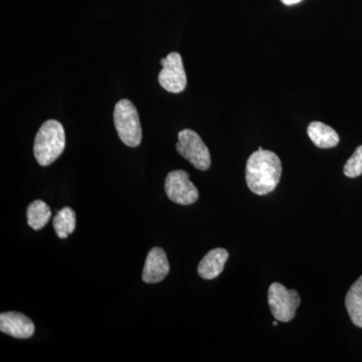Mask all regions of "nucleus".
I'll list each match as a JSON object with an SVG mask.
<instances>
[{"label": "nucleus", "mask_w": 362, "mask_h": 362, "mask_svg": "<svg viewBox=\"0 0 362 362\" xmlns=\"http://www.w3.org/2000/svg\"><path fill=\"white\" fill-rule=\"evenodd\" d=\"M114 124L121 141L129 147L139 146L142 128L137 109L129 100L123 99L116 104Z\"/></svg>", "instance_id": "nucleus-3"}, {"label": "nucleus", "mask_w": 362, "mask_h": 362, "mask_svg": "<svg viewBox=\"0 0 362 362\" xmlns=\"http://www.w3.org/2000/svg\"><path fill=\"white\" fill-rule=\"evenodd\" d=\"M169 269L165 252L161 247H153L147 255L143 268L142 280L148 284L161 282L168 275Z\"/></svg>", "instance_id": "nucleus-9"}, {"label": "nucleus", "mask_w": 362, "mask_h": 362, "mask_svg": "<svg viewBox=\"0 0 362 362\" xmlns=\"http://www.w3.org/2000/svg\"><path fill=\"white\" fill-rule=\"evenodd\" d=\"M160 64L163 66L158 76L161 87L175 94L185 90L187 78L180 54L178 52H170L166 58L161 59Z\"/></svg>", "instance_id": "nucleus-7"}, {"label": "nucleus", "mask_w": 362, "mask_h": 362, "mask_svg": "<svg viewBox=\"0 0 362 362\" xmlns=\"http://www.w3.org/2000/svg\"><path fill=\"white\" fill-rule=\"evenodd\" d=\"M268 301L273 316L280 322H289L301 304V298L295 290H288L280 283H273L269 288Z\"/></svg>", "instance_id": "nucleus-5"}, {"label": "nucleus", "mask_w": 362, "mask_h": 362, "mask_svg": "<svg viewBox=\"0 0 362 362\" xmlns=\"http://www.w3.org/2000/svg\"><path fill=\"white\" fill-rule=\"evenodd\" d=\"M66 134L63 125L57 120H47L37 133L33 153L40 165H51L63 153Z\"/></svg>", "instance_id": "nucleus-2"}, {"label": "nucleus", "mask_w": 362, "mask_h": 362, "mask_svg": "<svg viewBox=\"0 0 362 362\" xmlns=\"http://www.w3.org/2000/svg\"><path fill=\"white\" fill-rule=\"evenodd\" d=\"M76 214L71 207L66 206L58 211L52 221L54 230L59 239H66L76 230Z\"/></svg>", "instance_id": "nucleus-14"}, {"label": "nucleus", "mask_w": 362, "mask_h": 362, "mask_svg": "<svg viewBox=\"0 0 362 362\" xmlns=\"http://www.w3.org/2000/svg\"><path fill=\"white\" fill-rule=\"evenodd\" d=\"M26 216L28 226L33 230H40L49 223L52 216L51 209L45 202L37 199L28 206Z\"/></svg>", "instance_id": "nucleus-13"}, {"label": "nucleus", "mask_w": 362, "mask_h": 362, "mask_svg": "<svg viewBox=\"0 0 362 362\" xmlns=\"http://www.w3.org/2000/svg\"><path fill=\"white\" fill-rule=\"evenodd\" d=\"M228 259V252L221 247L211 250L207 252L204 259H202L197 272L204 280H213L223 273L226 261Z\"/></svg>", "instance_id": "nucleus-10"}, {"label": "nucleus", "mask_w": 362, "mask_h": 362, "mask_svg": "<svg viewBox=\"0 0 362 362\" xmlns=\"http://www.w3.org/2000/svg\"><path fill=\"white\" fill-rule=\"evenodd\" d=\"M345 306L354 325L362 328V276L357 279L347 292Z\"/></svg>", "instance_id": "nucleus-12"}, {"label": "nucleus", "mask_w": 362, "mask_h": 362, "mask_svg": "<svg viewBox=\"0 0 362 362\" xmlns=\"http://www.w3.org/2000/svg\"><path fill=\"white\" fill-rule=\"evenodd\" d=\"M282 163L277 154L259 147L247 159L246 181L252 192L266 195L274 192L280 182Z\"/></svg>", "instance_id": "nucleus-1"}, {"label": "nucleus", "mask_w": 362, "mask_h": 362, "mask_svg": "<svg viewBox=\"0 0 362 362\" xmlns=\"http://www.w3.org/2000/svg\"><path fill=\"white\" fill-rule=\"evenodd\" d=\"M176 150L195 168L204 171L211 168L209 150L197 132L190 129L180 131Z\"/></svg>", "instance_id": "nucleus-4"}, {"label": "nucleus", "mask_w": 362, "mask_h": 362, "mask_svg": "<svg viewBox=\"0 0 362 362\" xmlns=\"http://www.w3.org/2000/svg\"><path fill=\"white\" fill-rule=\"evenodd\" d=\"M307 133L311 141L319 148H332L339 143V135L337 131L322 122L309 124Z\"/></svg>", "instance_id": "nucleus-11"}, {"label": "nucleus", "mask_w": 362, "mask_h": 362, "mask_svg": "<svg viewBox=\"0 0 362 362\" xmlns=\"http://www.w3.org/2000/svg\"><path fill=\"white\" fill-rule=\"evenodd\" d=\"M0 331L20 339H28L35 333V324L18 312H4L0 315Z\"/></svg>", "instance_id": "nucleus-8"}, {"label": "nucleus", "mask_w": 362, "mask_h": 362, "mask_svg": "<svg viewBox=\"0 0 362 362\" xmlns=\"http://www.w3.org/2000/svg\"><path fill=\"white\" fill-rule=\"evenodd\" d=\"M273 325L274 326H277L278 325L277 321H274Z\"/></svg>", "instance_id": "nucleus-17"}, {"label": "nucleus", "mask_w": 362, "mask_h": 362, "mask_svg": "<svg viewBox=\"0 0 362 362\" xmlns=\"http://www.w3.org/2000/svg\"><path fill=\"white\" fill-rule=\"evenodd\" d=\"M301 0H282L283 4L286 6H293V4H299Z\"/></svg>", "instance_id": "nucleus-16"}, {"label": "nucleus", "mask_w": 362, "mask_h": 362, "mask_svg": "<svg viewBox=\"0 0 362 362\" xmlns=\"http://www.w3.org/2000/svg\"><path fill=\"white\" fill-rule=\"evenodd\" d=\"M344 175L350 178H356L362 175V145L357 147L356 152L345 163Z\"/></svg>", "instance_id": "nucleus-15"}, {"label": "nucleus", "mask_w": 362, "mask_h": 362, "mask_svg": "<svg viewBox=\"0 0 362 362\" xmlns=\"http://www.w3.org/2000/svg\"><path fill=\"white\" fill-rule=\"evenodd\" d=\"M164 188L168 199L180 206H189L199 199V190L189 180V175L185 170L169 173L165 178Z\"/></svg>", "instance_id": "nucleus-6"}]
</instances>
